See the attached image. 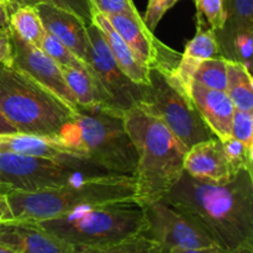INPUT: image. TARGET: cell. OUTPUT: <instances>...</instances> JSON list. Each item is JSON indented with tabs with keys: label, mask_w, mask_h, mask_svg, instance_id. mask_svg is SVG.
Wrapping results in <instances>:
<instances>
[{
	"label": "cell",
	"mask_w": 253,
	"mask_h": 253,
	"mask_svg": "<svg viewBox=\"0 0 253 253\" xmlns=\"http://www.w3.org/2000/svg\"><path fill=\"white\" fill-rule=\"evenodd\" d=\"M12 48L7 27H0V63L11 66Z\"/></svg>",
	"instance_id": "cell-33"
},
{
	"label": "cell",
	"mask_w": 253,
	"mask_h": 253,
	"mask_svg": "<svg viewBox=\"0 0 253 253\" xmlns=\"http://www.w3.org/2000/svg\"><path fill=\"white\" fill-rule=\"evenodd\" d=\"M0 113L17 132L53 140L74 109L19 69L0 63Z\"/></svg>",
	"instance_id": "cell-6"
},
{
	"label": "cell",
	"mask_w": 253,
	"mask_h": 253,
	"mask_svg": "<svg viewBox=\"0 0 253 253\" xmlns=\"http://www.w3.org/2000/svg\"><path fill=\"white\" fill-rule=\"evenodd\" d=\"M167 253H230L219 246L205 247V249H173Z\"/></svg>",
	"instance_id": "cell-34"
},
{
	"label": "cell",
	"mask_w": 253,
	"mask_h": 253,
	"mask_svg": "<svg viewBox=\"0 0 253 253\" xmlns=\"http://www.w3.org/2000/svg\"><path fill=\"white\" fill-rule=\"evenodd\" d=\"M226 93L235 109L253 111V78L242 64L226 59Z\"/></svg>",
	"instance_id": "cell-20"
},
{
	"label": "cell",
	"mask_w": 253,
	"mask_h": 253,
	"mask_svg": "<svg viewBox=\"0 0 253 253\" xmlns=\"http://www.w3.org/2000/svg\"><path fill=\"white\" fill-rule=\"evenodd\" d=\"M88 39L84 62L108 105L125 113L136 104L142 103L147 85L135 83L121 71L103 34L94 22L88 25Z\"/></svg>",
	"instance_id": "cell-8"
},
{
	"label": "cell",
	"mask_w": 253,
	"mask_h": 253,
	"mask_svg": "<svg viewBox=\"0 0 253 253\" xmlns=\"http://www.w3.org/2000/svg\"><path fill=\"white\" fill-rule=\"evenodd\" d=\"M220 57L219 46L214 31L202 20L197 19V34L187 43L184 53L170 76H166L183 94L190 98V89L195 72L200 64L209 58ZM192 99V98H190Z\"/></svg>",
	"instance_id": "cell-14"
},
{
	"label": "cell",
	"mask_w": 253,
	"mask_h": 253,
	"mask_svg": "<svg viewBox=\"0 0 253 253\" xmlns=\"http://www.w3.org/2000/svg\"><path fill=\"white\" fill-rule=\"evenodd\" d=\"M230 253H253V247H245V249L236 250V251H232Z\"/></svg>",
	"instance_id": "cell-39"
},
{
	"label": "cell",
	"mask_w": 253,
	"mask_h": 253,
	"mask_svg": "<svg viewBox=\"0 0 253 253\" xmlns=\"http://www.w3.org/2000/svg\"><path fill=\"white\" fill-rule=\"evenodd\" d=\"M17 132L16 128L1 115L0 113V135H9V133H15Z\"/></svg>",
	"instance_id": "cell-36"
},
{
	"label": "cell",
	"mask_w": 253,
	"mask_h": 253,
	"mask_svg": "<svg viewBox=\"0 0 253 253\" xmlns=\"http://www.w3.org/2000/svg\"><path fill=\"white\" fill-rule=\"evenodd\" d=\"M252 40L253 30H244L235 34L230 44L227 61L237 62L242 64L249 72L252 69ZM252 73V72H251Z\"/></svg>",
	"instance_id": "cell-27"
},
{
	"label": "cell",
	"mask_w": 253,
	"mask_h": 253,
	"mask_svg": "<svg viewBox=\"0 0 253 253\" xmlns=\"http://www.w3.org/2000/svg\"><path fill=\"white\" fill-rule=\"evenodd\" d=\"M94 12L103 15H126L133 19H142L133 0H90Z\"/></svg>",
	"instance_id": "cell-30"
},
{
	"label": "cell",
	"mask_w": 253,
	"mask_h": 253,
	"mask_svg": "<svg viewBox=\"0 0 253 253\" xmlns=\"http://www.w3.org/2000/svg\"><path fill=\"white\" fill-rule=\"evenodd\" d=\"M224 26L214 31L219 46L220 57L226 59L235 34L244 30H253V0H222Z\"/></svg>",
	"instance_id": "cell-19"
},
{
	"label": "cell",
	"mask_w": 253,
	"mask_h": 253,
	"mask_svg": "<svg viewBox=\"0 0 253 253\" xmlns=\"http://www.w3.org/2000/svg\"><path fill=\"white\" fill-rule=\"evenodd\" d=\"M111 26L128 44L137 61L150 69H157L170 76L179 62L178 51L168 47L155 36L143 22V19H133L126 15H105Z\"/></svg>",
	"instance_id": "cell-11"
},
{
	"label": "cell",
	"mask_w": 253,
	"mask_h": 253,
	"mask_svg": "<svg viewBox=\"0 0 253 253\" xmlns=\"http://www.w3.org/2000/svg\"><path fill=\"white\" fill-rule=\"evenodd\" d=\"M190 98L215 137L222 141L231 136L235 106L226 91L208 89L193 83Z\"/></svg>",
	"instance_id": "cell-17"
},
{
	"label": "cell",
	"mask_w": 253,
	"mask_h": 253,
	"mask_svg": "<svg viewBox=\"0 0 253 253\" xmlns=\"http://www.w3.org/2000/svg\"><path fill=\"white\" fill-rule=\"evenodd\" d=\"M53 140L113 174L135 175L137 153L119 109L104 104L77 105L73 118Z\"/></svg>",
	"instance_id": "cell-3"
},
{
	"label": "cell",
	"mask_w": 253,
	"mask_h": 253,
	"mask_svg": "<svg viewBox=\"0 0 253 253\" xmlns=\"http://www.w3.org/2000/svg\"><path fill=\"white\" fill-rule=\"evenodd\" d=\"M0 2L9 10V12H11L12 10L21 6V5H25V0H0Z\"/></svg>",
	"instance_id": "cell-38"
},
{
	"label": "cell",
	"mask_w": 253,
	"mask_h": 253,
	"mask_svg": "<svg viewBox=\"0 0 253 253\" xmlns=\"http://www.w3.org/2000/svg\"><path fill=\"white\" fill-rule=\"evenodd\" d=\"M124 119L137 153L136 202L143 207L166 197L178 182L188 148L141 103L126 110Z\"/></svg>",
	"instance_id": "cell-2"
},
{
	"label": "cell",
	"mask_w": 253,
	"mask_h": 253,
	"mask_svg": "<svg viewBox=\"0 0 253 253\" xmlns=\"http://www.w3.org/2000/svg\"><path fill=\"white\" fill-rule=\"evenodd\" d=\"M193 83L208 89L226 91V59L214 57L203 62L195 72Z\"/></svg>",
	"instance_id": "cell-24"
},
{
	"label": "cell",
	"mask_w": 253,
	"mask_h": 253,
	"mask_svg": "<svg viewBox=\"0 0 253 253\" xmlns=\"http://www.w3.org/2000/svg\"><path fill=\"white\" fill-rule=\"evenodd\" d=\"M6 197L14 219L41 221L81 208L128 200L136 202V178L125 174L86 177L37 192L11 190Z\"/></svg>",
	"instance_id": "cell-4"
},
{
	"label": "cell",
	"mask_w": 253,
	"mask_h": 253,
	"mask_svg": "<svg viewBox=\"0 0 253 253\" xmlns=\"http://www.w3.org/2000/svg\"><path fill=\"white\" fill-rule=\"evenodd\" d=\"M93 22L103 34L109 49L121 71L135 83L141 84V85H148L150 84V71L137 61L128 44L111 26L108 17L100 12H94Z\"/></svg>",
	"instance_id": "cell-18"
},
{
	"label": "cell",
	"mask_w": 253,
	"mask_h": 253,
	"mask_svg": "<svg viewBox=\"0 0 253 253\" xmlns=\"http://www.w3.org/2000/svg\"><path fill=\"white\" fill-rule=\"evenodd\" d=\"M184 172L195 179L212 184H225L235 177L217 137L195 143L187 151Z\"/></svg>",
	"instance_id": "cell-15"
},
{
	"label": "cell",
	"mask_w": 253,
	"mask_h": 253,
	"mask_svg": "<svg viewBox=\"0 0 253 253\" xmlns=\"http://www.w3.org/2000/svg\"><path fill=\"white\" fill-rule=\"evenodd\" d=\"M163 198L194 219L225 251L253 247L251 170H240L225 184L203 182L183 172Z\"/></svg>",
	"instance_id": "cell-1"
},
{
	"label": "cell",
	"mask_w": 253,
	"mask_h": 253,
	"mask_svg": "<svg viewBox=\"0 0 253 253\" xmlns=\"http://www.w3.org/2000/svg\"><path fill=\"white\" fill-rule=\"evenodd\" d=\"M221 141V140H220ZM222 148L226 155L227 161H229L230 166H231L232 170L236 174L240 170H252L253 166V151L249 150L241 141L236 140L235 137L230 136V137L225 138L221 141Z\"/></svg>",
	"instance_id": "cell-26"
},
{
	"label": "cell",
	"mask_w": 253,
	"mask_h": 253,
	"mask_svg": "<svg viewBox=\"0 0 253 253\" xmlns=\"http://www.w3.org/2000/svg\"><path fill=\"white\" fill-rule=\"evenodd\" d=\"M0 246L14 253H76L77 249L31 220L0 222Z\"/></svg>",
	"instance_id": "cell-13"
},
{
	"label": "cell",
	"mask_w": 253,
	"mask_h": 253,
	"mask_svg": "<svg viewBox=\"0 0 253 253\" xmlns=\"http://www.w3.org/2000/svg\"><path fill=\"white\" fill-rule=\"evenodd\" d=\"M9 27L24 41L36 47H41L46 35L41 17L34 5H21L12 10L9 15Z\"/></svg>",
	"instance_id": "cell-22"
},
{
	"label": "cell",
	"mask_w": 253,
	"mask_h": 253,
	"mask_svg": "<svg viewBox=\"0 0 253 253\" xmlns=\"http://www.w3.org/2000/svg\"><path fill=\"white\" fill-rule=\"evenodd\" d=\"M61 68L67 85L76 99L77 105H94V104L108 105L100 89L96 85L95 79L89 73L88 68H74V67H61Z\"/></svg>",
	"instance_id": "cell-21"
},
{
	"label": "cell",
	"mask_w": 253,
	"mask_h": 253,
	"mask_svg": "<svg viewBox=\"0 0 253 253\" xmlns=\"http://www.w3.org/2000/svg\"><path fill=\"white\" fill-rule=\"evenodd\" d=\"M40 2H48L57 7L78 15L86 25L93 22L94 9L90 0H25V5H37Z\"/></svg>",
	"instance_id": "cell-31"
},
{
	"label": "cell",
	"mask_w": 253,
	"mask_h": 253,
	"mask_svg": "<svg viewBox=\"0 0 253 253\" xmlns=\"http://www.w3.org/2000/svg\"><path fill=\"white\" fill-rule=\"evenodd\" d=\"M0 253H14V252H11V251H10V250L4 249V247L0 246Z\"/></svg>",
	"instance_id": "cell-41"
},
{
	"label": "cell",
	"mask_w": 253,
	"mask_h": 253,
	"mask_svg": "<svg viewBox=\"0 0 253 253\" xmlns=\"http://www.w3.org/2000/svg\"><path fill=\"white\" fill-rule=\"evenodd\" d=\"M76 253H165L158 242L147 235L138 234L118 244L104 247H89L77 249Z\"/></svg>",
	"instance_id": "cell-23"
},
{
	"label": "cell",
	"mask_w": 253,
	"mask_h": 253,
	"mask_svg": "<svg viewBox=\"0 0 253 253\" xmlns=\"http://www.w3.org/2000/svg\"><path fill=\"white\" fill-rule=\"evenodd\" d=\"M14 220L11 209H10L9 202H7L6 194L0 195V222Z\"/></svg>",
	"instance_id": "cell-35"
},
{
	"label": "cell",
	"mask_w": 253,
	"mask_h": 253,
	"mask_svg": "<svg viewBox=\"0 0 253 253\" xmlns=\"http://www.w3.org/2000/svg\"><path fill=\"white\" fill-rule=\"evenodd\" d=\"M141 104L157 116L188 150L195 143L215 137L192 99L157 69H150V84Z\"/></svg>",
	"instance_id": "cell-7"
},
{
	"label": "cell",
	"mask_w": 253,
	"mask_h": 253,
	"mask_svg": "<svg viewBox=\"0 0 253 253\" xmlns=\"http://www.w3.org/2000/svg\"><path fill=\"white\" fill-rule=\"evenodd\" d=\"M10 192H11V189H10L9 187H6V185L0 184V195L7 194V193H10Z\"/></svg>",
	"instance_id": "cell-40"
},
{
	"label": "cell",
	"mask_w": 253,
	"mask_h": 253,
	"mask_svg": "<svg viewBox=\"0 0 253 253\" xmlns=\"http://www.w3.org/2000/svg\"><path fill=\"white\" fill-rule=\"evenodd\" d=\"M7 30L12 48L11 67L29 76L40 85L68 104L72 109H76V99L67 85L62 68L56 61L40 47L32 46L29 42L24 41L9 26Z\"/></svg>",
	"instance_id": "cell-12"
},
{
	"label": "cell",
	"mask_w": 253,
	"mask_h": 253,
	"mask_svg": "<svg viewBox=\"0 0 253 253\" xmlns=\"http://www.w3.org/2000/svg\"><path fill=\"white\" fill-rule=\"evenodd\" d=\"M9 10L0 2V27L9 26Z\"/></svg>",
	"instance_id": "cell-37"
},
{
	"label": "cell",
	"mask_w": 253,
	"mask_h": 253,
	"mask_svg": "<svg viewBox=\"0 0 253 253\" xmlns=\"http://www.w3.org/2000/svg\"><path fill=\"white\" fill-rule=\"evenodd\" d=\"M41 49H43L52 59L56 61L59 67H74V68H86V64L79 59L68 47L64 46L59 40L52 35H44L41 42Z\"/></svg>",
	"instance_id": "cell-25"
},
{
	"label": "cell",
	"mask_w": 253,
	"mask_h": 253,
	"mask_svg": "<svg viewBox=\"0 0 253 253\" xmlns=\"http://www.w3.org/2000/svg\"><path fill=\"white\" fill-rule=\"evenodd\" d=\"M197 6V19L204 21L212 31L224 26L225 12L222 0H194Z\"/></svg>",
	"instance_id": "cell-28"
},
{
	"label": "cell",
	"mask_w": 253,
	"mask_h": 253,
	"mask_svg": "<svg viewBox=\"0 0 253 253\" xmlns=\"http://www.w3.org/2000/svg\"><path fill=\"white\" fill-rule=\"evenodd\" d=\"M34 6L39 11L44 31L59 40L84 62L89 44L88 25L85 21L78 15L48 2H40Z\"/></svg>",
	"instance_id": "cell-16"
},
{
	"label": "cell",
	"mask_w": 253,
	"mask_h": 253,
	"mask_svg": "<svg viewBox=\"0 0 253 253\" xmlns=\"http://www.w3.org/2000/svg\"><path fill=\"white\" fill-rule=\"evenodd\" d=\"M231 136L253 151V111L235 109L232 116Z\"/></svg>",
	"instance_id": "cell-29"
},
{
	"label": "cell",
	"mask_w": 253,
	"mask_h": 253,
	"mask_svg": "<svg viewBox=\"0 0 253 253\" xmlns=\"http://www.w3.org/2000/svg\"><path fill=\"white\" fill-rule=\"evenodd\" d=\"M91 177L78 168L51 158L0 150V184L17 192H37Z\"/></svg>",
	"instance_id": "cell-9"
},
{
	"label": "cell",
	"mask_w": 253,
	"mask_h": 253,
	"mask_svg": "<svg viewBox=\"0 0 253 253\" xmlns=\"http://www.w3.org/2000/svg\"><path fill=\"white\" fill-rule=\"evenodd\" d=\"M143 234L160 244L163 252L173 249H205L217 246L209 234L189 215L173 207L166 198L143 205Z\"/></svg>",
	"instance_id": "cell-10"
},
{
	"label": "cell",
	"mask_w": 253,
	"mask_h": 253,
	"mask_svg": "<svg viewBox=\"0 0 253 253\" xmlns=\"http://www.w3.org/2000/svg\"><path fill=\"white\" fill-rule=\"evenodd\" d=\"M36 222L76 249L109 246L146 230L143 207L135 200L81 208Z\"/></svg>",
	"instance_id": "cell-5"
},
{
	"label": "cell",
	"mask_w": 253,
	"mask_h": 253,
	"mask_svg": "<svg viewBox=\"0 0 253 253\" xmlns=\"http://www.w3.org/2000/svg\"><path fill=\"white\" fill-rule=\"evenodd\" d=\"M179 0H148L147 9L142 16L143 22L148 30L155 31L156 27L163 19L166 12L172 9Z\"/></svg>",
	"instance_id": "cell-32"
}]
</instances>
